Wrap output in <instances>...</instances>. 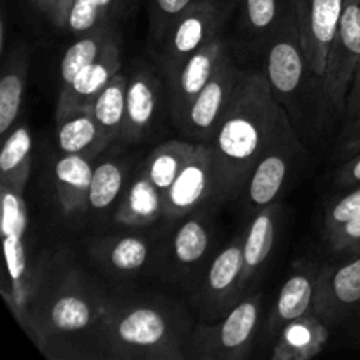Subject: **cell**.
Wrapping results in <instances>:
<instances>
[{"mask_svg": "<svg viewBox=\"0 0 360 360\" xmlns=\"http://www.w3.org/2000/svg\"><path fill=\"white\" fill-rule=\"evenodd\" d=\"M292 125L266 74L241 70L224 120L207 143L217 160L220 197L245 188L257 162Z\"/></svg>", "mask_w": 360, "mask_h": 360, "instance_id": "cell-1", "label": "cell"}, {"mask_svg": "<svg viewBox=\"0 0 360 360\" xmlns=\"http://www.w3.org/2000/svg\"><path fill=\"white\" fill-rule=\"evenodd\" d=\"M109 355L116 359H181L178 336L162 309L127 306L109 311L102 327Z\"/></svg>", "mask_w": 360, "mask_h": 360, "instance_id": "cell-2", "label": "cell"}, {"mask_svg": "<svg viewBox=\"0 0 360 360\" xmlns=\"http://www.w3.org/2000/svg\"><path fill=\"white\" fill-rule=\"evenodd\" d=\"M229 7L220 0H197L181 14L158 48L169 79L178 74L183 63L204 44L214 39L225 23Z\"/></svg>", "mask_w": 360, "mask_h": 360, "instance_id": "cell-3", "label": "cell"}, {"mask_svg": "<svg viewBox=\"0 0 360 360\" xmlns=\"http://www.w3.org/2000/svg\"><path fill=\"white\" fill-rule=\"evenodd\" d=\"M260 316V295H252L231 309L217 326H202L193 336V357L238 360L250 354Z\"/></svg>", "mask_w": 360, "mask_h": 360, "instance_id": "cell-4", "label": "cell"}, {"mask_svg": "<svg viewBox=\"0 0 360 360\" xmlns=\"http://www.w3.org/2000/svg\"><path fill=\"white\" fill-rule=\"evenodd\" d=\"M360 65V0H347L340 28L330 46L322 77L323 101L338 115H345L347 95Z\"/></svg>", "mask_w": 360, "mask_h": 360, "instance_id": "cell-5", "label": "cell"}, {"mask_svg": "<svg viewBox=\"0 0 360 360\" xmlns=\"http://www.w3.org/2000/svg\"><path fill=\"white\" fill-rule=\"evenodd\" d=\"M266 76L274 95L285 109L294 104L302 84L311 79L309 76H315L302 49L295 11L287 18L280 32L271 39L266 60Z\"/></svg>", "mask_w": 360, "mask_h": 360, "instance_id": "cell-6", "label": "cell"}, {"mask_svg": "<svg viewBox=\"0 0 360 360\" xmlns=\"http://www.w3.org/2000/svg\"><path fill=\"white\" fill-rule=\"evenodd\" d=\"M220 197L217 160L207 143H197L178 178L164 195V217L176 220L192 213L211 197Z\"/></svg>", "mask_w": 360, "mask_h": 360, "instance_id": "cell-7", "label": "cell"}, {"mask_svg": "<svg viewBox=\"0 0 360 360\" xmlns=\"http://www.w3.org/2000/svg\"><path fill=\"white\" fill-rule=\"evenodd\" d=\"M302 155L304 148L295 134V127H288L283 136L257 162L246 181L245 192L250 207L259 211L274 204Z\"/></svg>", "mask_w": 360, "mask_h": 360, "instance_id": "cell-8", "label": "cell"}, {"mask_svg": "<svg viewBox=\"0 0 360 360\" xmlns=\"http://www.w3.org/2000/svg\"><path fill=\"white\" fill-rule=\"evenodd\" d=\"M239 72L241 70L236 67L231 53H227L221 58L217 72L193 98L179 122V127L185 130L186 136L197 139L199 143H210L213 139L234 94Z\"/></svg>", "mask_w": 360, "mask_h": 360, "instance_id": "cell-9", "label": "cell"}, {"mask_svg": "<svg viewBox=\"0 0 360 360\" xmlns=\"http://www.w3.org/2000/svg\"><path fill=\"white\" fill-rule=\"evenodd\" d=\"M111 309L95 295L81 288H62L42 306L41 319L35 320L46 336H70L98 329L102 333Z\"/></svg>", "mask_w": 360, "mask_h": 360, "instance_id": "cell-10", "label": "cell"}, {"mask_svg": "<svg viewBox=\"0 0 360 360\" xmlns=\"http://www.w3.org/2000/svg\"><path fill=\"white\" fill-rule=\"evenodd\" d=\"M347 0H295L299 35L313 74L322 81L330 46L340 28Z\"/></svg>", "mask_w": 360, "mask_h": 360, "instance_id": "cell-11", "label": "cell"}, {"mask_svg": "<svg viewBox=\"0 0 360 360\" xmlns=\"http://www.w3.org/2000/svg\"><path fill=\"white\" fill-rule=\"evenodd\" d=\"M341 266H329L316 274L313 313L327 320L348 315L360 306V250Z\"/></svg>", "mask_w": 360, "mask_h": 360, "instance_id": "cell-12", "label": "cell"}, {"mask_svg": "<svg viewBox=\"0 0 360 360\" xmlns=\"http://www.w3.org/2000/svg\"><path fill=\"white\" fill-rule=\"evenodd\" d=\"M122 69V51L118 37L109 42L101 58L81 70L69 84L60 88L56 101V122H62L72 112L88 108L95 97L105 88V84Z\"/></svg>", "mask_w": 360, "mask_h": 360, "instance_id": "cell-13", "label": "cell"}, {"mask_svg": "<svg viewBox=\"0 0 360 360\" xmlns=\"http://www.w3.org/2000/svg\"><path fill=\"white\" fill-rule=\"evenodd\" d=\"M229 53L227 41L221 35L211 39L207 44L197 49L188 60L181 65L174 77L171 79L172 88V116L176 122H181L186 109L193 102V98L200 94L207 81L213 77L220 65L221 58Z\"/></svg>", "mask_w": 360, "mask_h": 360, "instance_id": "cell-14", "label": "cell"}, {"mask_svg": "<svg viewBox=\"0 0 360 360\" xmlns=\"http://www.w3.org/2000/svg\"><path fill=\"white\" fill-rule=\"evenodd\" d=\"M158 108L157 77L148 69H137L127 83V115L120 139L136 143L153 123Z\"/></svg>", "mask_w": 360, "mask_h": 360, "instance_id": "cell-15", "label": "cell"}, {"mask_svg": "<svg viewBox=\"0 0 360 360\" xmlns=\"http://www.w3.org/2000/svg\"><path fill=\"white\" fill-rule=\"evenodd\" d=\"M94 165L81 155L62 153L55 164L56 199L65 214L81 213L88 207Z\"/></svg>", "mask_w": 360, "mask_h": 360, "instance_id": "cell-16", "label": "cell"}, {"mask_svg": "<svg viewBox=\"0 0 360 360\" xmlns=\"http://www.w3.org/2000/svg\"><path fill=\"white\" fill-rule=\"evenodd\" d=\"M329 330L315 313L301 316L287 323L278 333L271 357L274 360H308L326 347Z\"/></svg>", "mask_w": 360, "mask_h": 360, "instance_id": "cell-17", "label": "cell"}, {"mask_svg": "<svg viewBox=\"0 0 360 360\" xmlns=\"http://www.w3.org/2000/svg\"><path fill=\"white\" fill-rule=\"evenodd\" d=\"M56 141L62 153L81 155L90 160L111 144V139L105 136L88 108L72 112L58 122Z\"/></svg>", "mask_w": 360, "mask_h": 360, "instance_id": "cell-18", "label": "cell"}, {"mask_svg": "<svg viewBox=\"0 0 360 360\" xmlns=\"http://www.w3.org/2000/svg\"><path fill=\"white\" fill-rule=\"evenodd\" d=\"M164 217V193L153 185L141 167L139 176L130 183L129 190L118 204L112 220L129 227H143Z\"/></svg>", "mask_w": 360, "mask_h": 360, "instance_id": "cell-19", "label": "cell"}, {"mask_svg": "<svg viewBox=\"0 0 360 360\" xmlns=\"http://www.w3.org/2000/svg\"><path fill=\"white\" fill-rule=\"evenodd\" d=\"M278 217H280V206L276 202L262 207L257 211L248 231L243 236V257H245L243 287L253 280V276L269 259L274 246V238H276Z\"/></svg>", "mask_w": 360, "mask_h": 360, "instance_id": "cell-20", "label": "cell"}, {"mask_svg": "<svg viewBox=\"0 0 360 360\" xmlns=\"http://www.w3.org/2000/svg\"><path fill=\"white\" fill-rule=\"evenodd\" d=\"M243 238H236L227 248L218 253L211 264L206 280V297L213 304L229 302L243 288Z\"/></svg>", "mask_w": 360, "mask_h": 360, "instance_id": "cell-21", "label": "cell"}, {"mask_svg": "<svg viewBox=\"0 0 360 360\" xmlns=\"http://www.w3.org/2000/svg\"><path fill=\"white\" fill-rule=\"evenodd\" d=\"M315 281L316 273H309V271H299L285 281L278 294L273 316H271L273 333H280L287 323L311 313L313 299H315Z\"/></svg>", "mask_w": 360, "mask_h": 360, "instance_id": "cell-22", "label": "cell"}, {"mask_svg": "<svg viewBox=\"0 0 360 360\" xmlns=\"http://www.w3.org/2000/svg\"><path fill=\"white\" fill-rule=\"evenodd\" d=\"M32 169V134L27 125H20L4 137L0 151V186L25 192Z\"/></svg>", "mask_w": 360, "mask_h": 360, "instance_id": "cell-23", "label": "cell"}, {"mask_svg": "<svg viewBox=\"0 0 360 360\" xmlns=\"http://www.w3.org/2000/svg\"><path fill=\"white\" fill-rule=\"evenodd\" d=\"M27 76L28 51L25 46H20L11 53L0 79V136L6 137L13 130L20 115Z\"/></svg>", "mask_w": 360, "mask_h": 360, "instance_id": "cell-24", "label": "cell"}, {"mask_svg": "<svg viewBox=\"0 0 360 360\" xmlns=\"http://www.w3.org/2000/svg\"><path fill=\"white\" fill-rule=\"evenodd\" d=\"M118 37L112 28L111 23H102L95 27L94 30L81 34V37L69 46L62 58V65H60V79H62V86L69 84L77 74L88 65L101 58L102 53L109 46V42L115 41Z\"/></svg>", "mask_w": 360, "mask_h": 360, "instance_id": "cell-25", "label": "cell"}, {"mask_svg": "<svg viewBox=\"0 0 360 360\" xmlns=\"http://www.w3.org/2000/svg\"><path fill=\"white\" fill-rule=\"evenodd\" d=\"M195 146L197 144L193 143L172 139L162 143L160 146H157L148 155L143 164V171L164 195L171 188L174 179L178 178L179 171L190 158V155L193 153Z\"/></svg>", "mask_w": 360, "mask_h": 360, "instance_id": "cell-26", "label": "cell"}, {"mask_svg": "<svg viewBox=\"0 0 360 360\" xmlns=\"http://www.w3.org/2000/svg\"><path fill=\"white\" fill-rule=\"evenodd\" d=\"M127 83L129 77L118 72L88 105L111 143L120 139L123 132L127 115Z\"/></svg>", "mask_w": 360, "mask_h": 360, "instance_id": "cell-27", "label": "cell"}, {"mask_svg": "<svg viewBox=\"0 0 360 360\" xmlns=\"http://www.w3.org/2000/svg\"><path fill=\"white\" fill-rule=\"evenodd\" d=\"M91 252L102 262L120 273H132V271L141 269L150 255L146 241L134 236H120V238L108 236L104 239H98Z\"/></svg>", "mask_w": 360, "mask_h": 360, "instance_id": "cell-28", "label": "cell"}, {"mask_svg": "<svg viewBox=\"0 0 360 360\" xmlns=\"http://www.w3.org/2000/svg\"><path fill=\"white\" fill-rule=\"evenodd\" d=\"M294 11L288 0H243V21L257 39H273Z\"/></svg>", "mask_w": 360, "mask_h": 360, "instance_id": "cell-29", "label": "cell"}, {"mask_svg": "<svg viewBox=\"0 0 360 360\" xmlns=\"http://www.w3.org/2000/svg\"><path fill=\"white\" fill-rule=\"evenodd\" d=\"M125 183V167L116 160H108L94 167L91 176L88 207L91 210H108L123 190Z\"/></svg>", "mask_w": 360, "mask_h": 360, "instance_id": "cell-30", "label": "cell"}, {"mask_svg": "<svg viewBox=\"0 0 360 360\" xmlns=\"http://www.w3.org/2000/svg\"><path fill=\"white\" fill-rule=\"evenodd\" d=\"M210 246V229L200 217L190 218L178 229L174 236V257L181 266L199 262Z\"/></svg>", "mask_w": 360, "mask_h": 360, "instance_id": "cell-31", "label": "cell"}, {"mask_svg": "<svg viewBox=\"0 0 360 360\" xmlns=\"http://www.w3.org/2000/svg\"><path fill=\"white\" fill-rule=\"evenodd\" d=\"M195 2L197 0H151L150 30H148L151 44L160 48L176 20Z\"/></svg>", "mask_w": 360, "mask_h": 360, "instance_id": "cell-32", "label": "cell"}, {"mask_svg": "<svg viewBox=\"0 0 360 360\" xmlns=\"http://www.w3.org/2000/svg\"><path fill=\"white\" fill-rule=\"evenodd\" d=\"M360 214V185L352 186L348 193L333 202L323 217V234L329 236Z\"/></svg>", "mask_w": 360, "mask_h": 360, "instance_id": "cell-33", "label": "cell"}, {"mask_svg": "<svg viewBox=\"0 0 360 360\" xmlns=\"http://www.w3.org/2000/svg\"><path fill=\"white\" fill-rule=\"evenodd\" d=\"M102 23H112V21L105 16L97 0H74L67 20L69 30L76 34H86Z\"/></svg>", "mask_w": 360, "mask_h": 360, "instance_id": "cell-34", "label": "cell"}, {"mask_svg": "<svg viewBox=\"0 0 360 360\" xmlns=\"http://www.w3.org/2000/svg\"><path fill=\"white\" fill-rule=\"evenodd\" d=\"M334 252H355L360 250V214L338 229L333 234L326 236Z\"/></svg>", "mask_w": 360, "mask_h": 360, "instance_id": "cell-35", "label": "cell"}, {"mask_svg": "<svg viewBox=\"0 0 360 360\" xmlns=\"http://www.w3.org/2000/svg\"><path fill=\"white\" fill-rule=\"evenodd\" d=\"M360 151V116L354 120V122L347 123L341 132L340 144L336 148V157L340 160H348L350 157H354L355 153Z\"/></svg>", "mask_w": 360, "mask_h": 360, "instance_id": "cell-36", "label": "cell"}, {"mask_svg": "<svg viewBox=\"0 0 360 360\" xmlns=\"http://www.w3.org/2000/svg\"><path fill=\"white\" fill-rule=\"evenodd\" d=\"M334 181L336 185L347 186V188L360 185V151L343 162L341 169L336 172Z\"/></svg>", "mask_w": 360, "mask_h": 360, "instance_id": "cell-37", "label": "cell"}, {"mask_svg": "<svg viewBox=\"0 0 360 360\" xmlns=\"http://www.w3.org/2000/svg\"><path fill=\"white\" fill-rule=\"evenodd\" d=\"M345 125L354 122L357 116H360V65L355 72L354 81L350 84V90L347 95V108H345Z\"/></svg>", "mask_w": 360, "mask_h": 360, "instance_id": "cell-38", "label": "cell"}, {"mask_svg": "<svg viewBox=\"0 0 360 360\" xmlns=\"http://www.w3.org/2000/svg\"><path fill=\"white\" fill-rule=\"evenodd\" d=\"M74 0H56L55 13H53V25L58 28H67V20H69L70 7H72Z\"/></svg>", "mask_w": 360, "mask_h": 360, "instance_id": "cell-39", "label": "cell"}, {"mask_svg": "<svg viewBox=\"0 0 360 360\" xmlns=\"http://www.w3.org/2000/svg\"><path fill=\"white\" fill-rule=\"evenodd\" d=\"M97 4L101 6V9L104 11L105 16L112 21L115 14L122 13L127 7V0H97Z\"/></svg>", "mask_w": 360, "mask_h": 360, "instance_id": "cell-40", "label": "cell"}, {"mask_svg": "<svg viewBox=\"0 0 360 360\" xmlns=\"http://www.w3.org/2000/svg\"><path fill=\"white\" fill-rule=\"evenodd\" d=\"M35 7H37L41 13H44L46 16L51 20L53 13H55V6H56V0H34Z\"/></svg>", "mask_w": 360, "mask_h": 360, "instance_id": "cell-41", "label": "cell"}, {"mask_svg": "<svg viewBox=\"0 0 360 360\" xmlns=\"http://www.w3.org/2000/svg\"><path fill=\"white\" fill-rule=\"evenodd\" d=\"M294 4H295V0H294Z\"/></svg>", "mask_w": 360, "mask_h": 360, "instance_id": "cell-42", "label": "cell"}]
</instances>
